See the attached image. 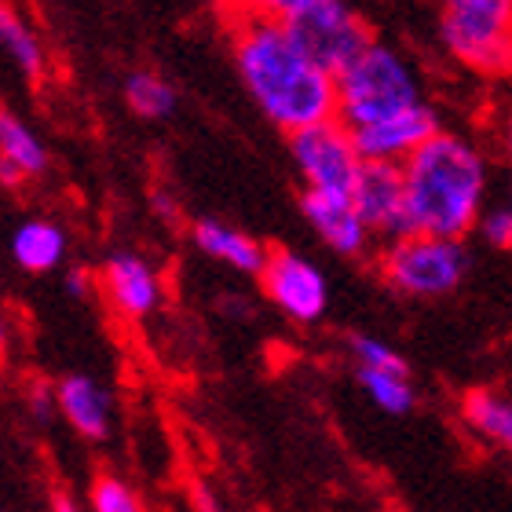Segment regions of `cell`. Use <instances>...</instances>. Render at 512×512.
Here are the masks:
<instances>
[{"mask_svg": "<svg viewBox=\"0 0 512 512\" xmlns=\"http://www.w3.org/2000/svg\"><path fill=\"white\" fill-rule=\"evenodd\" d=\"M231 52L249 99L286 136L337 118V77L304 52L286 22L238 19Z\"/></svg>", "mask_w": 512, "mask_h": 512, "instance_id": "cell-1", "label": "cell"}, {"mask_svg": "<svg viewBox=\"0 0 512 512\" xmlns=\"http://www.w3.org/2000/svg\"><path fill=\"white\" fill-rule=\"evenodd\" d=\"M399 169L410 231L443 238H465L476 231L491 194V161L476 139L439 128Z\"/></svg>", "mask_w": 512, "mask_h": 512, "instance_id": "cell-2", "label": "cell"}, {"mask_svg": "<svg viewBox=\"0 0 512 512\" xmlns=\"http://www.w3.org/2000/svg\"><path fill=\"white\" fill-rule=\"evenodd\" d=\"M417 103H425V85L395 44L374 41L337 74V118L352 132L395 118Z\"/></svg>", "mask_w": 512, "mask_h": 512, "instance_id": "cell-3", "label": "cell"}, {"mask_svg": "<svg viewBox=\"0 0 512 512\" xmlns=\"http://www.w3.org/2000/svg\"><path fill=\"white\" fill-rule=\"evenodd\" d=\"M472 267L465 238L410 235L377 246V271L384 286L406 300H443L458 293Z\"/></svg>", "mask_w": 512, "mask_h": 512, "instance_id": "cell-4", "label": "cell"}, {"mask_svg": "<svg viewBox=\"0 0 512 512\" xmlns=\"http://www.w3.org/2000/svg\"><path fill=\"white\" fill-rule=\"evenodd\" d=\"M443 52L480 77H512V0H436Z\"/></svg>", "mask_w": 512, "mask_h": 512, "instance_id": "cell-5", "label": "cell"}, {"mask_svg": "<svg viewBox=\"0 0 512 512\" xmlns=\"http://www.w3.org/2000/svg\"><path fill=\"white\" fill-rule=\"evenodd\" d=\"M289 158L297 165L304 191L322 194H352L366 158L355 147L352 128L341 118L319 121L289 136Z\"/></svg>", "mask_w": 512, "mask_h": 512, "instance_id": "cell-6", "label": "cell"}, {"mask_svg": "<svg viewBox=\"0 0 512 512\" xmlns=\"http://www.w3.org/2000/svg\"><path fill=\"white\" fill-rule=\"evenodd\" d=\"M286 26L304 44V52L319 66H326L333 77L377 41L370 19L352 0H319L308 11L293 15Z\"/></svg>", "mask_w": 512, "mask_h": 512, "instance_id": "cell-7", "label": "cell"}, {"mask_svg": "<svg viewBox=\"0 0 512 512\" xmlns=\"http://www.w3.org/2000/svg\"><path fill=\"white\" fill-rule=\"evenodd\" d=\"M260 282H264V297L289 322L311 326L330 308V282L322 275V267L311 264L308 256L293 253V249H271L264 271H260Z\"/></svg>", "mask_w": 512, "mask_h": 512, "instance_id": "cell-8", "label": "cell"}, {"mask_svg": "<svg viewBox=\"0 0 512 512\" xmlns=\"http://www.w3.org/2000/svg\"><path fill=\"white\" fill-rule=\"evenodd\" d=\"M352 202L366 220L377 246L410 235V213H406L403 169L392 161H366L352 187Z\"/></svg>", "mask_w": 512, "mask_h": 512, "instance_id": "cell-9", "label": "cell"}, {"mask_svg": "<svg viewBox=\"0 0 512 512\" xmlns=\"http://www.w3.org/2000/svg\"><path fill=\"white\" fill-rule=\"evenodd\" d=\"M300 213L308 220V227L319 235L326 249L348 260H363L374 253L377 238L370 235L366 220L355 209L352 194H322V191H304L300 194Z\"/></svg>", "mask_w": 512, "mask_h": 512, "instance_id": "cell-10", "label": "cell"}, {"mask_svg": "<svg viewBox=\"0 0 512 512\" xmlns=\"http://www.w3.org/2000/svg\"><path fill=\"white\" fill-rule=\"evenodd\" d=\"M439 114L432 103H417V107L403 110L388 121H377V125L355 128V147L366 161H392V165H403L410 154H414L425 139H432L439 132Z\"/></svg>", "mask_w": 512, "mask_h": 512, "instance_id": "cell-11", "label": "cell"}, {"mask_svg": "<svg viewBox=\"0 0 512 512\" xmlns=\"http://www.w3.org/2000/svg\"><path fill=\"white\" fill-rule=\"evenodd\" d=\"M103 289L125 319H147L161 304L158 271L136 253H114L103 264Z\"/></svg>", "mask_w": 512, "mask_h": 512, "instance_id": "cell-12", "label": "cell"}, {"mask_svg": "<svg viewBox=\"0 0 512 512\" xmlns=\"http://www.w3.org/2000/svg\"><path fill=\"white\" fill-rule=\"evenodd\" d=\"M191 238H194V246L202 249L209 260L227 264L231 271H242V275H260L267 264V253H271V249L260 246L253 235L224 224V220H213V216L194 220Z\"/></svg>", "mask_w": 512, "mask_h": 512, "instance_id": "cell-13", "label": "cell"}, {"mask_svg": "<svg viewBox=\"0 0 512 512\" xmlns=\"http://www.w3.org/2000/svg\"><path fill=\"white\" fill-rule=\"evenodd\" d=\"M59 414L74 425L77 436L85 439H107L110 432V395L107 388L88 374H66L55 384Z\"/></svg>", "mask_w": 512, "mask_h": 512, "instance_id": "cell-14", "label": "cell"}, {"mask_svg": "<svg viewBox=\"0 0 512 512\" xmlns=\"http://www.w3.org/2000/svg\"><path fill=\"white\" fill-rule=\"evenodd\" d=\"M461 421L480 439L512 454V392L472 388L461 395Z\"/></svg>", "mask_w": 512, "mask_h": 512, "instance_id": "cell-15", "label": "cell"}, {"mask_svg": "<svg viewBox=\"0 0 512 512\" xmlns=\"http://www.w3.org/2000/svg\"><path fill=\"white\" fill-rule=\"evenodd\" d=\"M11 260L33 275L52 271L66 260V231L55 220H22L11 235Z\"/></svg>", "mask_w": 512, "mask_h": 512, "instance_id": "cell-16", "label": "cell"}, {"mask_svg": "<svg viewBox=\"0 0 512 512\" xmlns=\"http://www.w3.org/2000/svg\"><path fill=\"white\" fill-rule=\"evenodd\" d=\"M0 48H4V55H8L11 63L19 66L26 77H41L44 74V44H41V37L30 30V22L22 19L8 0H0Z\"/></svg>", "mask_w": 512, "mask_h": 512, "instance_id": "cell-17", "label": "cell"}, {"mask_svg": "<svg viewBox=\"0 0 512 512\" xmlns=\"http://www.w3.org/2000/svg\"><path fill=\"white\" fill-rule=\"evenodd\" d=\"M0 158L15 161L26 176H41L48 169V150L41 136L4 107H0Z\"/></svg>", "mask_w": 512, "mask_h": 512, "instance_id": "cell-18", "label": "cell"}, {"mask_svg": "<svg viewBox=\"0 0 512 512\" xmlns=\"http://www.w3.org/2000/svg\"><path fill=\"white\" fill-rule=\"evenodd\" d=\"M125 103L136 118L165 121L176 110V88L165 77L150 74V70H136V74L125 77Z\"/></svg>", "mask_w": 512, "mask_h": 512, "instance_id": "cell-19", "label": "cell"}, {"mask_svg": "<svg viewBox=\"0 0 512 512\" xmlns=\"http://www.w3.org/2000/svg\"><path fill=\"white\" fill-rule=\"evenodd\" d=\"M355 381H359V388L370 395V403L381 414L403 417L417 403L414 384H410L406 374H384V370H374V366H355Z\"/></svg>", "mask_w": 512, "mask_h": 512, "instance_id": "cell-20", "label": "cell"}, {"mask_svg": "<svg viewBox=\"0 0 512 512\" xmlns=\"http://www.w3.org/2000/svg\"><path fill=\"white\" fill-rule=\"evenodd\" d=\"M348 348H352V355H355V366H374V370H384V374L410 377V363L395 352L392 344L374 337V333H352V337H348Z\"/></svg>", "mask_w": 512, "mask_h": 512, "instance_id": "cell-21", "label": "cell"}, {"mask_svg": "<svg viewBox=\"0 0 512 512\" xmlns=\"http://www.w3.org/2000/svg\"><path fill=\"white\" fill-rule=\"evenodd\" d=\"M231 19H278L289 22L293 15L308 11L319 0H220Z\"/></svg>", "mask_w": 512, "mask_h": 512, "instance_id": "cell-22", "label": "cell"}, {"mask_svg": "<svg viewBox=\"0 0 512 512\" xmlns=\"http://www.w3.org/2000/svg\"><path fill=\"white\" fill-rule=\"evenodd\" d=\"M92 512H139V498L118 476H99L92 483Z\"/></svg>", "mask_w": 512, "mask_h": 512, "instance_id": "cell-23", "label": "cell"}, {"mask_svg": "<svg viewBox=\"0 0 512 512\" xmlns=\"http://www.w3.org/2000/svg\"><path fill=\"white\" fill-rule=\"evenodd\" d=\"M476 231H480L483 242H487L491 249L512 253V202L509 205H491V209H483Z\"/></svg>", "mask_w": 512, "mask_h": 512, "instance_id": "cell-24", "label": "cell"}, {"mask_svg": "<svg viewBox=\"0 0 512 512\" xmlns=\"http://www.w3.org/2000/svg\"><path fill=\"white\" fill-rule=\"evenodd\" d=\"M26 406H30L33 421H41V425H48L55 417V406H59V399H55V384L48 381H33L30 392H26Z\"/></svg>", "mask_w": 512, "mask_h": 512, "instance_id": "cell-25", "label": "cell"}, {"mask_svg": "<svg viewBox=\"0 0 512 512\" xmlns=\"http://www.w3.org/2000/svg\"><path fill=\"white\" fill-rule=\"evenodd\" d=\"M63 286L74 300H85L88 293H92V275H88L85 267H70L63 275Z\"/></svg>", "mask_w": 512, "mask_h": 512, "instance_id": "cell-26", "label": "cell"}, {"mask_svg": "<svg viewBox=\"0 0 512 512\" xmlns=\"http://www.w3.org/2000/svg\"><path fill=\"white\" fill-rule=\"evenodd\" d=\"M494 139H498V150H502V158L512 165V107L502 110V118L494 125Z\"/></svg>", "mask_w": 512, "mask_h": 512, "instance_id": "cell-27", "label": "cell"}, {"mask_svg": "<svg viewBox=\"0 0 512 512\" xmlns=\"http://www.w3.org/2000/svg\"><path fill=\"white\" fill-rule=\"evenodd\" d=\"M191 498H194V509H198V512H224V505H220L216 491H213V487H205V483H194Z\"/></svg>", "mask_w": 512, "mask_h": 512, "instance_id": "cell-28", "label": "cell"}, {"mask_svg": "<svg viewBox=\"0 0 512 512\" xmlns=\"http://www.w3.org/2000/svg\"><path fill=\"white\" fill-rule=\"evenodd\" d=\"M22 180H26V172H22L15 161L0 158V183H4V187H15V183H22Z\"/></svg>", "mask_w": 512, "mask_h": 512, "instance_id": "cell-29", "label": "cell"}, {"mask_svg": "<svg viewBox=\"0 0 512 512\" xmlns=\"http://www.w3.org/2000/svg\"><path fill=\"white\" fill-rule=\"evenodd\" d=\"M154 209H158L165 220H176V202H169V194L165 191H154Z\"/></svg>", "mask_w": 512, "mask_h": 512, "instance_id": "cell-30", "label": "cell"}, {"mask_svg": "<svg viewBox=\"0 0 512 512\" xmlns=\"http://www.w3.org/2000/svg\"><path fill=\"white\" fill-rule=\"evenodd\" d=\"M52 512H81L74 505V498H66V494H55L52 498Z\"/></svg>", "mask_w": 512, "mask_h": 512, "instance_id": "cell-31", "label": "cell"}, {"mask_svg": "<svg viewBox=\"0 0 512 512\" xmlns=\"http://www.w3.org/2000/svg\"><path fill=\"white\" fill-rule=\"evenodd\" d=\"M8 348V326H4V319H0V352Z\"/></svg>", "mask_w": 512, "mask_h": 512, "instance_id": "cell-32", "label": "cell"}, {"mask_svg": "<svg viewBox=\"0 0 512 512\" xmlns=\"http://www.w3.org/2000/svg\"><path fill=\"white\" fill-rule=\"evenodd\" d=\"M0 512H4V509H0Z\"/></svg>", "mask_w": 512, "mask_h": 512, "instance_id": "cell-33", "label": "cell"}, {"mask_svg": "<svg viewBox=\"0 0 512 512\" xmlns=\"http://www.w3.org/2000/svg\"><path fill=\"white\" fill-rule=\"evenodd\" d=\"M509 202H512V198H509Z\"/></svg>", "mask_w": 512, "mask_h": 512, "instance_id": "cell-34", "label": "cell"}]
</instances>
